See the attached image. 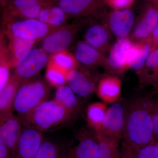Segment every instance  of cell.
Wrapping results in <instances>:
<instances>
[{"mask_svg": "<svg viewBox=\"0 0 158 158\" xmlns=\"http://www.w3.org/2000/svg\"><path fill=\"white\" fill-rule=\"evenodd\" d=\"M106 18L110 31L117 39L128 37L135 21V14L130 9L113 10L106 14Z\"/></svg>", "mask_w": 158, "mask_h": 158, "instance_id": "15", "label": "cell"}, {"mask_svg": "<svg viewBox=\"0 0 158 158\" xmlns=\"http://www.w3.org/2000/svg\"><path fill=\"white\" fill-rule=\"evenodd\" d=\"M5 34L40 42L58 28L49 26L38 19L12 20L2 24Z\"/></svg>", "mask_w": 158, "mask_h": 158, "instance_id": "4", "label": "cell"}, {"mask_svg": "<svg viewBox=\"0 0 158 158\" xmlns=\"http://www.w3.org/2000/svg\"><path fill=\"white\" fill-rule=\"evenodd\" d=\"M53 99L76 117L83 109L81 98L67 85L56 89Z\"/></svg>", "mask_w": 158, "mask_h": 158, "instance_id": "20", "label": "cell"}, {"mask_svg": "<svg viewBox=\"0 0 158 158\" xmlns=\"http://www.w3.org/2000/svg\"><path fill=\"white\" fill-rule=\"evenodd\" d=\"M152 2L158 15V0H155V1H152Z\"/></svg>", "mask_w": 158, "mask_h": 158, "instance_id": "41", "label": "cell"}, {"mask_svg": "<svg viewBox=\"0 0 158 158\" xmlns=\"http://www.w3.org/2000/svg\"><path fill=\"white\" fill-rule=\"evenodd\" d=\"M71 142L44 138L34 158H65Z\"/></svg>", "mask_w": 158, "mask_h": 158, "instance_id": "23", "label": "cell"}, {"mask_svg": "<svg viewBox=\"0 0 158 158\" xmlns=\"http://www.w3.org/2000/svg\"><path fill=\"white\" fill-rule=\"evenodd\" d=\"M11 69L7 60L4 61L0 65V91L5 88L9 81Z\"/></svg>", "mask_w": 158, "mask_h": 158, "instance_id": "32", "label": "cell"}, {"mask_svg": "<svg viewBox=\"0 0 158 158\" xmlns=\"http://www.w3.org/2000/svg\"><path fill=\"white\" fill-rule=\"evenodd\" d=\"M149 93L153 95L154 94H158V83L154 87H152V89Z\"/></svg>", "mask_w": 158, "mask_h": 158, "instance_id": "40", "label": "cell"}, {"mask_svg": "<svg viewBox=\"0 0 158 158\" xmlns=\"http://www.w3.org/2000/svg\"><path fill=\"white\" fill-rule=\"evenodd\" d=\"M124 111L123 104L116 102L108 107L99 132L119 141L123 138Z\"/></svg>", "mask_w": 158, "mask_h": 158, "instance_id": "12", "label": "cell"}, {"mask_svg": "<svg viewBox=\"0 0 158 158\" xmlns=\"http://www.w3.org/2000/svg\"><path fill=\"white\" fill-rule=\"evenodd\" d=\"M153 49L152 46L148 38L133 42L129 55V68L132 69L137 73L144 66Z\"/></svg>", "mask_w": 158, "mask_h": 158, "instance_id": "21", "label": "cell"}, {"mask_svg": "<svg viewBox=\"0 0 158 158\" xmlns=\"http://www.w3.org/2000/svg\"><path fill=\"white\" fill-rule=\"evenodd\" d=\"M143 87H154L158 83V48L153 49L141 70L137 73Z\"/></svg>", "mask_w": 158, "mask_h": 158, "instance_id": "22", "label": "cell"}, {"mask_svg": "<svg viewBox=\"0 0 158 158\" xmlns=\"http://www.w3.org/2000/svg\"><path fill=\"white\" fill-rule=\"evenodd\" d=\"M38 76L21 83L12 108L18 116L29 113L48 100L51 87L45 80Z\"/></svg>", "mask_w": 158, "mask_h": 158, "instance_id": "3", "label": "cell"}, {"mask_svg": "<svg viewBox=\"0 0 158 158\" xmlns=\"http://www.w3.org/2000/svg\"><path fill=\"white\" fill-rule=\"evenodd\" d=\"M49 63L68 73L69 72L78 67V63L73 55L67 51L52 55Z\"/></svg>", "mask_w": 158, "mask_h": 158, "instance_id": "28", "label": "cell"}, {"mask_svg": "<svg viewBox=\"0 0 158 158\" xmlns=\"http://www.w3.org/2000/svg\"><path fill=\"white\" fill-rule=\"evenodd\" d=\"M7 43V39L5 31L2 27H0V49L3 46Z\"/></svg>", "mask_w": 158, "mask_h": 158, "instance_id": "38", "label": "cell"}, {"mask_svg": "<svg viewBox=\"0 0 158 158\" xmlns=\"http://www.w3.org/2000/svg\"><path fill=\"white\" fill-rule=\"evenodd\" d=\"M98 153L96 133L88 127L80 131L71 141L65 158H98Z\"/></svg>", "mask_w": 158, "mask_h": 158, "instance_id": "7", "label": "cell"}, {"mask_svg": "<svg viewBox=\"0 0 158 158\" xmlns=\"http://www.w3.org/2000/svg\"><path fill=\"white\" fill-rule=\"evenodd\" d=\"M73 55L78 64L84 67L91 68L98 65L106 66L107 58L103 53L84 40L77 43Z\"/></svg>", "mask_w": 158, "mask_h": 158, "instance_id": "16", "label": "cell"}, {"mask_svg": "<svg viewBox=\"0 0 158 158\" xmlns=\"http://www.w3.org/2000/svg\"><path fill=\"white\" fill-rule=\"evenodd\" d=\"M67 73L49 62L46 69L45 80L51 87L56 89L67 84Z\"/></svg>", "mask_w": 158, "mask_h": 158, "instance_id": "29", "label": "cell"}, {"mask_svg": "<svg viewBox=\"0 0 158 158\" xmlns=\"http://www.w3.org/2000/svg\"><path fill=\"white\" fill-rule=\"evenodd\" d=\"M150 93L123 102L124 111L123 139L134 151L155 144Z\"/></svg>", "mask_w": 158, "mask_h": 158, "instance_id": "1", "label": "cell"}, {"mask_svg": "<svg viewBox=\"0 0 158 158\" xmlns=\"http://www.w3.org/2000/svg\"><path fill=\"white\" fill-rule=\"evenodd\" d=\"M120 149L121 158H138L134 150L123 140Z\"/></svg>", "mask_w": 158, "mask_h": 158, "instance_id": "34", "label": "cell"}, {"mask_svg": "<svg viewBox=\"0 0 158 158\" xmlns=\"http://www.w3.org/2000/svg\"><path fill=\"white\" fill-rule=\"evenodd\" d=\"M84 23L66 24L58 28L40 41V48L48 55L67 51L73 44Z\"/></svg>", "mask_w": 158, "mask_h": 158, "instance_id": "5", "label": "cell"}, {"mask_svg": "<svg viewBox=\"0 0 158 158\" xmlns=\"http://www.w3.org/2000/svg\"><path fill=\"white\" fill-rule=\"evenodd\" d=\"M98 141V158H121L119 141L100 132H95Z\"/></svg>", "mask_w": 158, "mask_h": 158, "instance_id": "27", "label": "cell"}, {"mask_svg": "<svg viewBox=\"0 0 158 158\" xmlns=\"http://www.w3.org/2000/svg\"><path fill=\"white\" fill-rule=\"evenodd\" d=\"M155 145L156 147L158 149V140L156 141L155 143Z\"/></svg>", "mask_w": 158, "mask_h": 158, "instance_id": "42", "label": "cell"}, {"mask_svg": "<svg viewBox=\"0 0 158 158\" xmlns=\"http://www.w3.org/2000/svg\"><path fill=\"white\" fill-rule=\"evenodd\" d=\"M133 42L128 37L117 39L110 48L105 68L116 74L123 73L128 69L129 55Z\"/></svg>", "mask_w": 158, "mask_h": 158, "instance_id": "11", "label": "cell"}, {"mask_svg": "<svg viewBox=\"0 0 158 158\" xmlns=\"http://www.w3.org/2000/svg\"><path fill=\"white\" fill-rule=\"evenodd\" d=\"M44 138L42 132L23 126L11 158H34Z\"/></svg>", "mask_w": 158, "mask_h": 158, "instance_id": "13", "label": "cell"}, {"mask_svg": "<svg viewBox=\"0 0 158 158\" xmlns=\"http://www.w3.org/2000/svg\"><path fill=\"white\" fill-rule=\"evenodd\" d=\"M121 88V81L118 77L106 75L99 80L96 89L97 95L105 103H114L120 97Z\"/></svg>", "mask_w": 158, "mask_h": 158, "instance_id": "17", "label": "cell"}, {"mask_svg": "<svg viewBox=\"0 0 158 158\" xmlns=\"http://www.w3.org/2000/svg\"><path fill=\"white\" fill-rule=\"evenodd\" d=\"M23 125L11 109L0 112V139L12 157L22 131Z\"/></svg>", "mask_w": 158, "mask_h": 158, "instance_id": "8", "label": "cell"}, {"mask_svg": "<svg viewBox=\"0 0 158 158\" xmlns=\"http://www.w3.org/2000/svg\"><path fill=\"white\" fill-rule=\"evenodd\" d=\"M21 82L14 73L11 74L8 84L0 91V112L11 109L15 98Z\"/></svg>", "mask_w": 158, "mask_h": 158, "instance_id": "26", "label": "cell"}, {"mask_svg": "<svg viewBox=\"0 0 158 158\" xmlns=\"http://www.w3.org/2000/svg\"><path fill=\"white\" fill-rule=\"evenodd\" d=\"M6 60H7V43L0 49V65Z\"/></svg>", "mask_w": 158, "mask_h": 158, "instance_id": "37", "label": "cell"}, {"mask_svg": "<svg viewBox=\"0 0 158 158\" xmlns=\"http://www.w3.org/2000/svg\"><path fill=\"white\" fill-rule=\"evenodd\" d=\"M152 117L153 125L155 140H158V98H152L151 101Z\"/></svg>", "mask_w": 158, "mask_h": 158, "instance_id": "33", "label": "cell"}, {"mask_svg": "<svg viewBox=\"0 0 158 158\" xmlns=\"http://www.w3.org/2000/svg\"><path fill=\"white\" fill-rule=\"evenodd\" d=\"M69 17L85 18L97 15L104 7L103 0H56Z\"/></svg>", "mask_w": 158, "mask_h": 158, "instance_id": "14", "label": "cell"}, {"mask_svg": "<svg viewBox=\"0 0 158 158\" xmlns=\"http://www.w3.org/2000/svg\"><path fill=\"white\" fill-rule=\"evenodd\" d=\"M18 116L23 126L43 133L59 129L76 117L53 99L48 100L29 113Z\"/></svg>", "mask_w": 158, "mask_h": 158, "instance_id": "2", "label": "cell"}, {"mask_svg": "<svg viewBox=\"0 0 158 158\" xmlns=\"http://www.w3.org/2000/svg\"><path fill=\"white\" fill-rule=\"evenodd\" d=\"M153 49L158 48V23L148 37Z\"/></svg>", "mask_w": 158, "mask_h": 158, "instance_id": "35", "label": "cell"}, {"mask_svg": "<svg viewBox=\"0 0 158 158\" xmlns=\"http://www.w3.org/2000/svg\"><path fill=\"white\" fill-rule=\"evenodd\" d=\"M7 41V61L13 69L18 60L30 49L37 41L6 34Z\"/></svg>", "mask_w": 158, "mask_h": 158, "instance_id": "19", "label": "cell"}, {"mask_svg": "<svg viewBox=\"0 0 158 158\" xmlns=\"http://www.w3.org/2000/svg\"><path fill=\"white\" fill-rule=\"evenodd\" d=\"M0 158H11L8 148L0 139Z\"/></svg>", "mask_w": 158, "mask_h": 158, "instance_id": "36", "label": "cell"}, {"mask_svg": "<svg viewBox=\"0 0 158 158\" xmlns=\"http://www.w3.org/2000/svg\"><path fill=\"white\" fill-rule=\"evenodd\" d=\"M158 23V15L153 4L148 1L141 9L135 21L132 31L131 39L135 42L146 39Z\"/></svg>", "mask_w": 158, "mask_h": 158, "instance_id": "10", "label": "cell"}, {"mask_svg": "<svg viewBox=\"0 0 158 158\" xmlns=\"http://www.w3.org/2000/svg\"><path fill=\"white\" fill-rule=\"evenodd\" d=\"M107 104L96 102L88 105L86 109V120L88 127L95 132L100 131L107 110Z\"/></svg>", "mask_w": 158, "mask_h": 158, "instance_id": "25", "label": "cell"}, {"mask_svg": "<svg viewBox=\"0 0 158 158\" xmlns=\"http://www.w3.org/2000/svg\"><path fill=\"white\" fill-rule=\"evenodd\" d=\"M49 55L40 48H33L18 60L14 68L13 73L21 82L29 81L38 76L40 72L47 66Z\"/></svg>", "mask_w": 158, "mask_h": 158, "instance_id": "6", "label": "cell"}, {"mask_svg": "<svg viewBox=\"0 0 158 158\" xmlns=\"http://www.w3.org/2000/svg\"><path fill=\"white\" fill-rule=\"evenodd\" d=\"M69 18L55 0L42 8L37 19L51 27L59 28L67 24Z\"/></svg>", "mask_w": 158, "mask_h": 158, "instance_id": "24", "label": "cell"}, {"mask_svg": "<svg viewBox=\"0 0 158 158\" xmlns=\"http://www.w3.org/2000/svg\"><path fill=\"white\" fill-rule=\"evenodd\" d=\"M12 1L13 0H0V5L2 6V8H4Z\"/></svg>", "mask_w": 158, "mask_h": 158, "instance_id": "39", "label": "cell"}, {"mask_svg": "<svg viewBox=\"0 0 158 158\" xmlns=\"http://www.w3.org/2000/svg\"><path fill=\"white\" fill-rule=\"evenodd\" d=\"M134 151L138 158H158V149L155 144H149Z\"/></svg>", "mask_w": 158, "mask_h": 158, "instance_id": "31", "label": "cell"}, {"mask_svg": "<svg viewBox=\"0 0 158 158\" xmlns=\"http://www.w3.org/2000/svg\"><path fill=\"white\" fill-rule=\"evenodd\" d=\"M84 41L104 53L110 50V35L106 26L94 24L88 26L84 34Z\"/></svg>", "mask_w": 158, "mask_h": 158, "instance_id": "18", "label": "cell"}, {"mask_svg": "<svg viewBox=\"0 0 158 158\" xmlns=\"http://www.w3.org/2000/svg\"><path fill=\"white\" fill-rule=\"evenodd\" d=\"M105 6L115 10L130 9L135 0H103Z\"/></svg>", "mask_w": 158, "mask_h": 158, "instance_id": "30", "label": "cell"}, {"mask_svg": "<svg viewBox=\"0 0 158 158\" xmlns=\"http://www.w3.org/2000/svg\"><path fill=\"white\" fill-rule=\"evenodd\" d=\"M99 80L88 69L77 67L67 73L66 85L80 98H88L96 91Z\"/></svg>", "mask_w": 158, "mask_h": 158, "instance_id": "9", "label": "cell"}]
</instances>
